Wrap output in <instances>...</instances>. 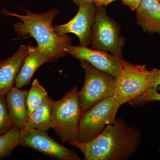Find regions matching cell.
I'll list each match as a JSON object with an SVG mask.
<instances>
[{"label": "cell", "instance_id": "cell-1", "mask_svg": "<svg viewBox=\"0 0 160 160\" xmlns=\"http://www.w3.org/2000/svg\"><path fill=\"white\" fill-rule=\"evenodd\" d=\"M141 142L139 129L129 126L122 118H118L91 141L69 143L79 149L85 160H126L135 154Z\"/></svg>", "mask_w": 160, "mask_h": 160}, {"label": "cell", "instance_id": "cell-2", "mask_svg": "<svg viewBox=\"0 0 160 160\" xmlns=\"http://www.w3.org/2000/svg\"><path fill=\"white\" fill-rule=\"evenodd\" d=\"M26 15L4 12V14L18 18L21 22L14 24V30L22 38H34L38 46L46 52L50 58V62H57L60 58L65 57L66 48L71 44V39L66 35L58 36L53 29L52 21L60 12L54 7L43 13H33L25 10Z\"/></svg>", "mask_w": 160, "mask_h": 160}, {"label": "cell", "instance_id": "cell-3", "mask_svg": "<svg viewBox=\"0 0 160 160\" xmlns=\"http://www.w3.org/2000/svg\"><path fill=\"white\" fill-rule=\"evenodd\" d=\"M78 93V87L74 86L61 99L53 102L52 128L62 143L77 139L82 116Z\"/></svg>", "mask_w": 160, "mask_h": 160}, {"label": "cell", "instance_id": "cell-4", "mask_svg": "<svg viewBox=\"0 0 160 160\" xmlns=\"http://www.w3.org/2000/svg\"><path fill=\"white\" fill-rule=\"evenodd\" d=\"M80 61L85 72L84 85L78 93L82 115L97 103L114 96L116 80L111 75L97 69L88 62Z\"/></svg>", "mask_w": 160, "mask_h": 160}, {"label": "cell", "instance_id": "cell-5", "mask_svg": "<svg viewBox=\"0 0 160 160\" xmlns=\"http://www.w3.org/2000/svg\"><path fill=\"white\" fill-rule=\"evenodd\" d=\"M121 106L114 96L95 104L81 116L77 141L86 142L97 137L106 126L114 122Z\"/></svg>", "mask_w": 160, "mask_h": 160}, {"label": "cell", "instance_id": "cell-6", "mask_svg": "<svg viewBox=\"0 0 160 160\" xmlns=\"http://www.w3.org/2000/svg\"><path fill=\"white\" fill-rule=\"evenodd\" d=\"M120 31L121 27L109 17L106 6H96L91 30L92 49L122 56L126 40L124 37L120 35Z\"/></svg>", "mask_w": 160, "mask_h": 160}, {"label": "cell", "instance_id": "cell-7", "mask_svg": "<svg viewBox=\"0 0 160 160\" xmlns=\"http://www.w3.org/2000/svg\"><path fill=\"white\" fill-rule=\"evenodd\" d=\"M115 80L113 96L122 106L149 89V71L145 65H133L122 56L119 73Z\"/></svg>", "mask_w": 160, "mask_h": 160}, {"label": "cell", "instance_id": "cell-8", "mask_svg": "<svg viewBox=\"0 0 160 160\" xmlns=\"http://www.w3.org/2000/svg\"><path fill=\"white\" fill-rule=\"evenodd\" d=\"M19 145L58 159H81L75 152L52 139L47 132L23 128L20 130Z\"/></svg>", "mask_w": 160, "mask_h": 160}, {"label": "cell", "instance_id": "cell-9", "mask_svg": "<svg viewBox=\"0 0 160 160\" xmlns=\"http://www.w3.org/2000/svg\"><path fill=\"white\" fill-rule=\"evenodd\" d=\"M78 13L66 24L53 26L56 33L62 37L68 33L75 34L81 46L87 47L91 44V30L94 22L96 6L94 3H86L78 6Z\"/></svg>", "mask_w": 160, "mask_h": 160}, {"label": "cell", "instance_id": "cell-10", "mask_svg": "<svg viewBox=\"0 0 160 160\" xmlns=\"http://www.w3.org/2000/svg\"><path fill=\"white\" fill-rule=\"evenodd\" d=\"M66 52L77 59L88 62L97 69L109 73L115 79L119 73L122 56L113 55L107 52L71 44L66 48Z\"/></svg>", "mask_w": 160, "mask_h": 160}, {"label": "cell", "instance_id": "cell-11", "mask_svg": "<svg viewBox=\"0 0 160 160\" xmlns=\"http://www.w3.org/2000/svg\"><path fill=\"white\" fill-rule=\"evenodd\" d=\"M29 46L22 45L11 57L0 61V95H6L13 87Z\"/></svg>", "mask_w": 160, "mask_h": 160}, {"label": "cell", "instance_id": "cell-12", "mask_svg": "<svg viewBox=\"0 0 160 160\" xmlns=\"http://www.w3.org/2000/svg\"><path fill=\"white\" fill-rule=\"evenodd\" d=\"M48 62H50V58L46 52L38 46L35 47L29 44L27 55L16 78L15 87L20 89L29 85L36 70Z\"/></svg>", "mask_w": 160, "mask_h": 160}, {"label": "cell", "instance_id": "cell-13", "mask_svg": "<svg viewBox=\"0 0 160 160\" xmlns=\"http://www.w3.org/2000/svg\"><path fill=\"white\" fill-rule=\"evenodd\" d=\"M27 92L13 86L6 94L9 118L14 126L21 129L25 128L29 117L26 105Z\"/></svg>", "mask_w": 160, "mask_h": 160}, {"label": "cell", "instance_id": "cell-14", "mask_svg": "<svg viewBox=\"0 0 160 160\" xmlns=\"http://www.w3.org/2000/svg\"><path fill=\"white\" fill-rule=\"evenodd\" d=\"M136 18L143 32L160 35V2L158 0H142L136 10Z\"/></svg>", "mask_w": 160, "mask_h": 160}, {"label": "cell", "instance_id": "cell-15", "mask_svg": "<svg viewBox=\"0 0 160 160\" xmlns=\"http://www.w3.org/2000/svg\"><path fill=\"white\" fill-rule=\"evenodd\" d=\"M54 101L49 97L30 116L25 128L47 132L52 128V110Z\"/></svg>", "mask_w": 160, "mask_h": 160}, {"label": "cell", "instance_id": "cell-16", "mask_svg": "<svg viewBox=\"0 0 160 160\" xmlns=\"http://www.w3.org/2000/svg\"><path fill=\"white\" fill-rule=\"evenodd\" d=\"M49 97L48 93L38 79L32 82L31 88L27 92L26 105L29 116L30 115Z\"/></svg>", "mask_w": 160, "mask_h": 160}, {"label": "cell", "instance_id": "cell-17", "mask_svg": "<svg viewBox=\"0 0 160 160\" xmlns=\"http://www.w3.org/2000/svg\"><path fill=\"white\" fill-rule=\"evenodd\" d=\"M21 129L14 126L0 135V159L10 156L15 148L19 145Z\"/></svg>", "mask_w": 160, "mask_h": 160}, {"label": "cell", "instance_id": "cell-18", "mask_svg": "<svg viewBox=\"0 0 160 160\" xmlns=\"http://www.w3.org/2000/svg\"><path fill=\"white\" fill-rule=\"evenodd\" d=\"M14 126L8 113L6 95H0V135L6 133Z\"/></svg>", "mask_w": 160, "mask_h": 160}, {"label": "cell", "instance_id": "cell-19", "mask_svg": "<svg viewBox=\"0 0 160 160\" xmlns=\"http://www.w3.org/2000/svg\"><path fill=\"white\" fill-rule=\"evenodd\" d=\"M153 101H160V93L156 89H148L142 94L129 103L131 106H135Z\"/></svg>", "mask_w": 160, "mask_h": 160}, {"label": "cell", "instance_id": "cell-20", "mask_svg": "<svg viewBox=\"0 0 160 160\" xmlns=\"http://www.w3.org/2000/svg\"><path fill=\"white\" fill-rule=\"evenodd\" d=\"M149 89L160 90V69L155 68L149 71Z\"/></svg>", "mask_w": 160, "mask_h": 160}, {"label": "cell", "instance_id": "cell-21", "mask_svg": "<svg viewBox=\"0 0 160 160\" xmlns=\"http://www.w3.org/2000/svg\"><path fill=\"white\" fill-rule=\"evenodd\" d=\"M142 1V0H122L123 4L129 7L132 11H136Z\"/></svg>", "mask_w": 160, "mask_h": 160}, {"label": "cell", "instance_id": "cell-22", "mask_svg": "<svg viewBox=\"0 0 160 160\" xmlns=\"http://www.w3.org/2000/svg\"><path fill=\"white\" fill-rule=\"evenodd\" d=\"M116 1L117 0H95V4L96 6H106Z\"/></svg>", "mask_w": 160, "mask_h": 160}, {"label": "cell", "instance_id": "cell-23", "mask_svg": "<svg viewBox=\"0 0 160 160\" xmlns=\"http://www.w3.org/2000/svg\"><path fill=\"white\" fill-rule=\"evenodd\" d=\"M73 2L78 7L80 5L86 3H94L95 0H72Z\"/></svg>", "mask_w": 160, "mask_h": 160}, {"label": "cell", "instance_id": "cell-24", "mask_svg": "<svg viewBox=\"0 0 160 160\" xmlns=\"http://www.w3.org/2000/svg\"><path fill=\"white\" fill-rule=\"evenodd\" d=\"M159 153H160V149H159Z\"/></svg>", "mask_w": 160, "mask_h": 160}, {"label": "cell", "instance_id": "cell-25", "mask_svg": "<svg viewBox=\"0 0 160 160\" xmlns=\"http://www.w3.org/2000/svg\"><path fill=\"white\" fill-rule=\"evenodd\" d=\"M158 1H159L160 2V0H158Z\"/></svg>", "mask_w": 160, "mask_h": 160}]
</instances>
